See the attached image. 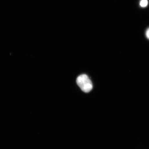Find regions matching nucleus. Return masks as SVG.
Listing matches in <instances>:
<instances>
[{
	"label": "nucleus",
	"instance_id": "7ed1b4c3",
	"mask_svg": "<svg viewBox=\"0 0 149 149\" xmlns=\"http://www.w3.org/2000/svg\"><path fill=\"white\" fill-rule=\"evenodd\" d=\"M146 36L147 38L149 39V28L148 29H147L146 31Z\"/></svg>",
	"mask_w": 149,
	"mask_h": 149
},
{
	"label": "nucleus",
	"instance_id": "f03ea898",
	"mask_svg": "<svg viewBox=\"0 0 149 149\" xmlns=\"http://www.w3.org/2000/svg\"><path fill=\"white\" fill-rule=\"evenodd\" d=\"M148 4V1L147 0H141L140 2V5L141 7H146Z\"/></svg>",
	"mask_w": 149,
	"mask_h": 149
},
{
	"label": "nucleus",
	"instance_id": "f257e3e1",
	"mask_svg": "<svg viewBox=\"0 0 149 149\" xmlns=\"http://www.w3.org/2000/svg\"><path fill=\"white\" fill-rule=\"evenodd\" d=\"M76 83L82 91L88 93L92 90L93 86L92 81L86 74H82L78 76Z\"/></svg>",
	"mask_w": 149,
	"mask_h": 149
}]
</instances>
